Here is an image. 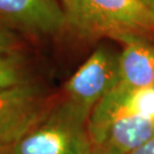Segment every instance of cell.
<instances>
[{
    "mask_svg": "<svg viewBox=\"0 0 154 154\" xmlns=\"http://www.w3.org/2000/svg\"><path fill=\"white\" fill-rule=\"evenodd\" d=\"M58 99V91L41 81L0 90V154H11L41 122Z\"/></svg>",
    "mask_w": 154,
    "mask_h": 154,
    "instance_id": "obj_3",
    "label": "cell"
},
{
    "mask_svg": "<svg viewBox=\"0 0 154 154\" xmlns=\"http://www.w3.org/2000/svg\"><path fill=\"white\" fill-rule=\"evenodd\" d=\"M25 50V38L0 22V53Z\"/></svg>",
    "mask_w": 154,
    "mask_h": 154,
    "instance_id": "obj_9",
    "label": "cell"
},
{
    "mask_svg": "<svg viewBox=\"0 0 154 154\" xmlns=\"http://www.w3.org/2000/svg\"><path fill=\"white\" fill-rule=\"evenodd\" d=\"M119 54L99 46L60 90L61 98L87 118L102 99L116 87Z\"/></svg>",
    "mask_w": 154,
    "mask_h": 154,
    "instance_id": "obj_4",
    "label": "cell"
},
{
    "mask_svg": "<svg viewBox=\"0 0 154 154\" xmlns=\"http://www.w3.org/2000/svg\"><path fill=\"white\" fill-rule=\"evenodd\" d=\"M89 118L60 96L50 112L15 146L11 154H87L94 149Z\"/></svg>",
    "mask_w": 154,
    "mask_h": 154,
    "instance_id": "obj_2",
    "label": "cell"
},
{
    "mask_svg": "<svg viewBox=\"0 0 154 154\" xmlns=\"http://www.w3.org/2000/svg\"><path fill=\"white\" fill-rule=\"evenodd\" d=\"M87 154H112V153L107 152L106 149H102V147H99V146H94V149Z\"/></svg>",
    "mask_w": 154,
    "mask_h": 154,
    "instance_id": "obj_11",
    "label": "cell"
},
{
    "mask_svg": "<svg viewBox=\"0 0 154 154\" xmlns=\"http://www.w3.org/2000/svg\"><path fill=\"white\" fill-rule=\"evenodd\" d=\"M130 154H154V136L149 138L147 142L132 151Z\"/></svg>",
    "mask_w": 154,
    "mask_h": 154,
    "instance_id": "obj_10",
    "label": "cell"
},
{
    "mask_svg": "<svg viewBox=\"0 0 154 154\" xmlns=\"http://www.w3.org/2000/svg\"><path fill=\"white\" fill-rule=\"evenodd\" d=\"M37 80L25 50L0 53V90Z\"/></svg>",
    "mask_w": 154,
    "mask_h": 154,
    "instance_id": "obj_8",
    "label": "cell"
},
{
    "mask_svg": "<svg viewBox=\"0 0 154 154\" xmlns=\"http://www.w3.org/2000/svg\"><path fill=\"white\" fill-rule=\"evenodd\" d=\"M66 31L95 41L125 35L154 38V14L140 0H60Z\"/></svg>",
    "mask_w": 154,
    "mask_h": 154,
    "instance_id": "obj_1",
    "label": "cell"
},
{
    "mask_svg": "<svg viewBox=\"0 0 154 154\" xmlns=\"http://www.w3.org/2000/svg\"><path fill=\"white\" fill-rule=\"evenodd\" d=\"M140 1L146 6V8H147L151 13L154 14V0H140Z\"/></svg>",
    "mask_w": 154,
    "mask_h": 154,
    "instance_id": "obj_12",
    "label": "cell"
},
{
    "mask_svg": "<svg viewBox=\"0 0 154 154\" xmlns=\"http://www.w3.org/2000/svg\"><path fill=\"white\" fill-rule=\"evenodd\" d=\"M121 116L154 121V86L128 93L111 90L91 112L88 122L90 137L112 119Z\"/></svg>",
    "mask_w": 154,
    "mask_h": 154,
    "instance_id": "obj_7",
    "label": "cell"
},
{
    "mask_svg": "<svg viewBox=\"0 0 154 154\" xmlns=\"http://www.w3.org/2000/svg\"><path fill=\"white\" fill-rule=\"evenodd\" d=\"M0 22L34 40L57 37L66 31L60 0H0Z\"/></svg>",
    "mask_w": 154,
    "mask_h": 154,
    "instance_id": "obj_5",
    "label": "cell"
},
{
    "mask_svg": "<svg viewBox=\"0 0 154 154\" xmlns=\"http://www.w3.org/2000/svg\"><path fill=\"white\" fill-rule=\"evenodd\" d=\"M119 73L112 90L128 93L154 86V44L151 39L125 35L119 39Z\"/></svg>",
    "mask_w": 154,
    "mask_h": 154,
    "instance_id": "obj_6",
    "label": "cell"
}]
</instances>
